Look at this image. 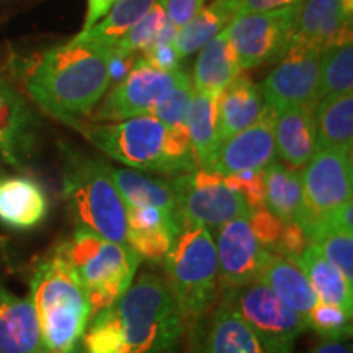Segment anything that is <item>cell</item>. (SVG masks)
<instances>
[{
	"mask_svg": "<svg viewBox=\"0 0 353 353\" xmlns=\"http://www.w3.org/2000/svg\"><path fill=\"white\" fill-rule=\"evenodd\" d=\"M90 319L81 339L85 353H180L187 330L165 280L149 272Z\"/></svg>",
	"mask_w": 353,
	"mask_h": 353,
	"instance_id": "1",
	"label": "cell"
},
{
	"mask_svg": "<svg viewBox=\"0 0 353 353\" xmlns=\"http://www.w3.org/2000/svg\"><path fill=\"white\" fill-rule=\"evenodd\" d=\"M110 57V48L74 37L26 65V95L44 113L74 126L92 114L107 94Z\"/></svg>",
	"mask_w": 353,
	"mask_h": 353,
	"instance_id": "2",
	"label": "cell"
},
{
	"mask_svg": "<svg viewBox=\"0 0 353 353\" xmlns=\"http://www.w3.org/2000/svg\"><path fill=\"white\" fill-rule=\"evenodd\" d=\"M46 353H68L81 342L90 321V304L76 273L54 250L37 265L30 283Z\"/></svg>",
	"mask_w": 353,
	"mask_h": 353,
	"instance_id": "3",
	"label": "cell"
},
{
	"mask_svg": "<svg viewBox=\"0 0 353 353\" xmlns=\"http://www.w3.org/2000/svg\"><path fill=\"white\" fill-rule=\"evenodd\" d=\"M63 198L77 228L128 244L126 205L107 162L63 145Z\"/></svg>",
	"mask_w": 353,
	"mask_h": 353,
	"instance_id": "4",
	"label": "cell"
},
{
	"mask_svg": "<svg viewBox=\"0 0 353 353\" xmlns=\"http://www.w3.org/2000/svg\"><path fill=\"white\" fill-rule=\"evenodd\" d=\"M85 290L90 317L112 306L130 288L139 255L128 244H117L83 228L56 247Z\"/></svg>",
	"mask_w": 353,
	"mask_h": 353,
	"instance_id": "5",
	"label": "cell"
},
{
	"mask_svg": "<svg viewBox=\"0 0 353 353\" xmlns=\"http://www.w3.org/2000/svg\"><path fill=\"white\" fill-rule=\"evenodd\" d=\"M165 283L174 294L187 329L214 307L218 296V257L211 231L183 226L165 262Z\"/></svg>",
	"mask_w": 353,
	"mask_h": 353,
	"instance_id": "6",
	"label": "cell"
},
{
	"mask_svg": "<svg viewBox=\"0 0 353 353\" xmlns=\"http://www.w3.org/2000/svg\"><path fill=\"white\" fill-rule=\"evenodd\" d=\"M114 161L132 169L169 174L165 128L151 114L114 123L79 121L72 126Z\"/></svg>",
	"mask_w": 353,
	"mask_h": 353,
	"instance_id": "7",
	"label": "cell"
},
{
	"mask_svg": "<svg viewBox=\"0 0 353 353\" xmlns=\"http://www.w3.org/2000/svg\"><path fill=\"white\" fill-rule=\"evenodd\" d=\"M303 216L298 226L307 241L339 208L352 201V151L321 149L301 172Z\"/></svg>",
	"mask_w": 353,
	"mask_h": 353,
	"instance_id": "8",
	"label": "cell"
},
{
	"mask_svg": "<svg viewBox=\"0 0 353 353\" xmlns=\"http://www.w3.org/2000/svg\"><path fill=\"white\" fill-rule=\"evenodd\" d=\"M223 298L272 353H293L294 343L309 330L307 321L260 280L223 291Z\"/></svg>",
	"mask_w": 353,
	"mask_h": 353,
	"instance_id": "9",
	"label": "cell"
},
{
	"mask_svg": "<svg viewBox=\"0 0 353 353\" xmlns=\"http://www.w3.org/2000/svg\"><path fill=\"white\" fill-rule=\"evenodd\" d=\"M179 219L183 226L219 228L229 221L250 218L254 213L245 198L234 192L224 176L196 169L170 180Z\"/></svg>",
	"mask_w": 353,
	"mask_h": 353,
	"instance_id": "10",
	"label": "cell"
},
{
	"mask_svg": "<svg viewBox=\"0 0 353 353\" xmlns=\"http://www.w3.org/2000/svg\"><path fill=\"white\" fill-rule=\"evenodd\" d=\"M303 0L270 12L249 13L229 21L226 32L241 69L281 59L288 51Z\"/></svg>",
	"mask_w": 353,
	"mask_h": 353,
	"instance_id": "11",
	"label": "cell"
},
{
	"mask_svg": "<svg viewBox=\"0 0 353 353\" xmlns=\"http://www.w3.org/2000/svg\"><path fill=\"white\" fill-rule=\"evenodd\" d=\"M188 76L187 70L176 69L164 72L152 68L144 57L136 61L126 77L101 99L97 112H92L94 121H123L128 118L151 114L161 101Z\"/></svg>",
	"mask_w": 353,
	"mask_h": 353,
	"instance_id": "12",
	"label": "cell"
},
{
	"mask_svg": "<svg viewBox=\"0 0 353 353\" xmlns=\"http://www.w3.org/2000/svg\"><path fill=\"white\" fill-rule=\"evenodd\" d=\"M319 51L290 50L281 64L260 83L263 103L281 112L291 107L314 108L319 101Z\"/></svg>",
	"mask_w": 353,
	"mask_h": 353,
	"instance_id": "13",
	"label": "cell"
},
{
	"mask_svg": "<svg viewBox=\"0 0 353 353\" xmlns=\"http://www.w3.org/2000/svg\"><path fill=\"white\" fill-rule=\"evenodd\" d=\"M214 245L221 291L237 290L257 281L272 255L260 244L249 218L234 219L219 226Z\"/></svg>",
	"mask_w": 353,
	"mask_h": 353,
	"instance_id": "14",
	"label": "cell"
},
{
	"mask_svg": "<svg viewBox=\"0 0 353 353\" xmlns=\"http://www.w3.org/2000/svg\"><path fill=\"white\" fill-rule=\"evenodd\" d=\"M275 110L263 103L257 121L219 143L208 170L229 176L247 170L262 172L275 162Z\"/></svg>",
	"mask_w": 353,
	"mask_h": 353,
	"instance_id": "15",
	"label": "cell"
},
{
	"mask_svg": "<svg viewBox=\"0 0 353 353\" xmlns=\"http://www.w3.org/2000/svg\"><path fill=\"white\" fill-rule=\"evenodd\" d=\"M37 112L19 90L0 79V156L17 170H26L38 148Z\"/></svg>",
	"mask_w": 353,
	"mask_h": 353,
	"instance_id": "16",
	"label": "cell"
},
{
	"mask_svg": "<svg viewBox=\"0 0 353 353\" xmlns=\"http://www.w3.org/2000/svg\"><path fill=\"white\" fill-rule=\"evenodd\" d=\"M190 330V353H272L224 298Z\"/></svg>",
	"mask_w": 353,
	"mask_h": 353,
	"instance_id": "17",
	"label": "cell"
},
{
	"mask_svg": "<svg viewBox=\"0 0 353 353\" xmlns=\"http://www.w3.org/2000/svg\"><path fill=\"white\" fill-rule=\"evenodd\" d=\"M347 41H352V23L343 17L342 0H303L288 51L324 52Z\"/></svg>",
	"mask_w": 353,
	"mask_h": 353,
	"instance_id": "18",
	"label": "cell"
},
{
	"mask_svg": "<svg viewBox=\"0 0 353 353\" xmlns=\"http://www.w3.org/2000/svg\"><path fill=\"white\" fill-rule=\"evenodd\" d=\"M48 211L50 200L38 180L25 175L0 179V223L7 228L28 231L46 219Z\"/></svg>",
	"mask_w": 353,
	"mask_h": 353,
	"instance_id": "19",
	"label": "cell"
},
{
	"mask_svg": "<svg viewBox=\"0 0 353 353\" xmlns=\"http://www.w3.org/2000/svg\"><path fill=\"white\" fill-rule=\"evenodd\" d=\"M0 353H46L32 296L0 285Z\"/></svg>",
	"mask_w": 353,
	"mask_h": 353,
	"instance_id": "20",
	"label": "cell"
},
{
	"mask_svg": "<svg viewBox=\"0 0 353 353\" xmlns=\"http://www.w3.org/2000/svg\"><path fill=\"white\" fill-rule=\"evenodd\" d=\"M276 156L290 169H299L316 152L314 108L291 107L276 113L275 120Z\"/></svg>",
	"mask_w": 353,
	"mask_h": 353,
	"instance_id": "21",
	"label": "cell"
},
{
	"mask_svg": "<svg viewBox=\"0 0 353 353\" xmlns=\"http://www.w3.org/2000/svg\"><path fill=\"white\" fill-rule=\"evenodd\" d=\"M263 110L259 83L249 76H237L218 95V139L231 138L257 121Z\"/></svg>",
	"mask_w": 353,
	"mask_h": 353,
	"instance_id": "22",
	"label": "cell"
},
{
	"mask_svg": "<svg viewBox=\"0 0 353 353\" xmlns=\"http://www.w3.org/2000/svg\"><path fill=\"white\" fill-rule=\"evenodd\" d=\"M259 280L304 319L319 301L314 288L309 283L301 268L291 259L281 257V255H270Z\"/></svg>",
	"mask_w": 353,
	"mask_h": 353,
	"instance_id": "23",
	"label": "cell"
},
{
	"mask_svg": "<svg viewBox=\"0 0 353 353\" xmlns=\"http://www.w3.org/2000/svg\"><path fill=\"white\" fill-rule=\"evenodd\" d=\"M236 54L226 28L201 48L193 69V90L219 95L237 76H241Z\"/></svg>",
	"mask_w": 353,
	"mask_h": 353,
	"instance_id": "24",
	"label": "cell"
},
{
	"mask_svg": "<svg viewBox=\"0 0 353 353\" xmlns=\"http://www.w3.org/2000/svg\"><path fill=\"white\" fill-rule=\"evenodd\" d=\"M316 151L345 149L353 143V95H329L314 107Z\"/></svg>",
	"mask_w": 353,
	"mask_h": 353,
	"instance_id": "25",
	"label": "cell"
},
{
	"mask_svg": "<svg viewBox=\"0 0 353 353\" xmlns=\"http://www.w3.org/2000/svg\"><path fill=\"white\" fill-rule=\"evenodd\" d=\"M307 276L309 283L314 288L321 303L334 304L345 311L353 309V285L332 263L325 260L314 244H307L306 249L293 260Z\"/></svg>",
	"mask_w": 353,
	"mask_h": 353,
	"instance_id": "26",
	"label": "cell"
},
{
	"mask_svg": "<svg viewBox=\"0 0 353 353\" xmlns=\"http://www.w3.org/2000/svg\"><path fill=\"white\" fill-rule=\"evenodd\" d=\"M265 183V210L281 223L299 224L303 216L301 175L281 162H272L262 170Z\"/></svg>",
	"mask_w": 353,
	"mask_h": 353,
	"instance_id": "27",
	"label": "cell"
},
{
	"mask_svg": "<svg viewBox=\"0 0 353 353\" xmlns=\"http://www.w3.org/2000/svg\"><path fill=\"white\" fill-rule=\"evenodd\" d=\"M187 131L200 169L208 170L218 151V95L193 90L187 113Z\"/></svg>",
	"mask_w": 353,
	"mask_h": 353,
	"instance_id": "28",
	"label": "cell"
},
{
	"mask_svg": "<svg viewBox=\"0 0 353 353\" xmlns=\"http://www.w3.org/2000/svg\"><path fill=\"white\" fill-rule=\"evenodd\" d=\"M110 175L126 206H154L179 216L170 182L152 179L141 172L113 167H110Z\"/></svg>",
	"mask_w": 353,
	"mask_h": 353,
	"instance_id": "29",
	"label": "cell"
},
{
	"mask_svg": "<svg viewBox=\"0 0 353 353\" xmlns=\"http://www.w3.org/2000/svg\"><path fill=\"white\" fill-rule=\"evenodd\" d=\"M180 231L182 224L172 218L128 224V245L139 255V259H145L154 265H164Z\"/></svg>",
	"mask_w": 353,
	"mask_h": 353,
	"instance_id": "30",
	"label": "cell"
},
{
	"mask_svg": "<svg viewBox=\"0 0 353 353\" xmlns=\"http://www.w3.org/2000/svg\"><path fill=\"white\" fill-rule=\"evenodd\" d=\"M157 0H118V3L112 8V12L100 20L95 26L87 32L76 34L77 38L87 41L101 44V46H113L123 38L132 25L138 23L143 17L151 10V7Z\"/></svg>",
	"mask_w": 353,
	"mask_h": 353,
	"instance_id": "31",
	"label": "cell"
},
{
	"mask_svg": "<svg viewBox=\"0 0 353 353\" xmlns=\"http://www.w3.org/2000/svg\"><path fill=\"white\" fill-rule=\"evenodd\" d=\"M229 15L213 2L210 7L203 8L195 19H192L182 28H176V33L172 38V46L175 48L180 59L193 52L200 51L210 39L219 34L229 25Z\"/></svg>",
	"mask_w": 353,
	"mask_h": 353,
	"instance_id": "32",
	"label": "cell"
},
{
	"mask_svg": "<svg viewBox=\"0 0 353 353\" xmlns=\"http://www.w3.org/2000/svg\"><path fill=\"white\" fill-rule=\"evenodd\" d=\"M353 48L352 41L334 44L322 52L319 100L329 95L352 94Z\"/></svg>",
	"mask_w": 353,
	"mask_h": 353,
	"instance_id": "33",
	"label": "cell"
},
{
	"mask_svg": "<svg viewBox=\"0 0 353 353\" xmlns=\"http://www.w3.org/2000/svg\"><path fill=\"white\" fill-rule=\"evenodd\" d=\"M165 26L167 15L164 6H162L161 0H157L151 7V10L123 34L120 41L110 46V54H112V57L125 59V57L136 51H145L149 46L159 41Z\"/></svg>",
	"mask_w": 353,
	"mask_h": 353,
	"instance_id": "34",
	"label": "cell"
},
{
	"mask_svg": "<svg viewBox=\"0 0 353 353\" xmlns=\"http://www.w3.org/2000/svg\"><path fill=\"white\" fill-rule=\"evenodd\" d=\"M309 244H314L325 260L342 273L348 283L353 285V232L325 228L314 234Z\"/></svg>",
	"mask_w": 353,
	"mask_h": 353,
	"instance_id": "35",
	"label": "cell"
},
{
	"mask_svg": "<svg viewBox=\"0 0 353 353\" xmlns=\"http://www.w3.org/2000/svg\"><path fill=\"white\" fill-rule=\"evenodd\" d=\"M306 321L307 327L324 341H347L352 337V312L334 304L317 301Z\"/></svg>",
	"mask_w": 353,
	"mask_h": 353,
	"instance_id": "36",
	"label": "cell"
},
{
	"mask_svg": "<svg viewBox=\"0 0 353 353\" xmlns=\"http://www.w3.org/2000/svg\"><path fill=\"white\" fill-rule=\"evenodd\" d=\"M192 94V81L190 76H185L183 81L172 90V94L152 110L151 117L156 118L167 131L187 130V113Z\"/></svg>",
	"mask_w": 353,
	"mask_h": 353,
	"instance_id": "37",
	"label": "cell"
},
{
	"mask_svg": "<svg viewBox=\"0 0 353 353\" xmlns=\"http://www.w3.org/2000/svg\"><path fill=\"white\" fill-rule=\"evenodd\" d=\"M224 182L234 192L245 198L252 211L265 208V183L262 172H239V174L224 176Z\"/></svg>",
	"mask_w": 353,
	"mask_h": 353,
	"instance_id": "38",
	"label": "cell"
},
{
	"mask_svg": "<svg viewBox=\"0 0 353 353\" xmlns=\"http://www.w3.org/2000/svg\"><path fill=\"white\" fill-rule=\"evenodd\" d=\"M249 221L263 249L268 250L270 254H275L281 231H283V223L265 208L254 211Z\"/></svg>",
	"mask_w": 353,
	"mask_h": 353,
	"instance_id": "39",
	"label": "cell"
},
{
	"mask_svg": "<svg viewBox=\"0 0 353 353\" xmlns=\"http://www.w3.org/2000/svg\"><path fill=\"white\" fill-rule=\"evenodd\" d=\"M214 2L232 20L236 17L249 15V13L276 10V8L291 6V3L298 2V0H214Z\"/></svg>",
	"mask_w": 353,
	"mask_h": 353,
	"instance_id": "40",
	"label": "cell"
},
{
	"mask_svg": "<svg viewBox=\"0 0 353 353\" xmlns=\"http://www.w3.org/2000/svg\"><path fill=\"white\" fill-rule=\"evenodd\" d=\"M161 2L164 6L167 21L175 28H182L203 10L206 0H161Z\"/></svg>",
	"mask_w": 353,
	"mask_h": 353,
	"instance_id": "41",
	"label": "cell"
},
{
	"mask_svg": "<svg viewBox=\"0 0 353 353\" xmlns=\"http://www.w3.org/2000/svg\"><path fill=\"white\" fill-rule=\"evenodd\" d=\"M307 244L309 241L306 234L296 223H283V231H281L280 241H278L275 255L294 260L306 249Z\"/></svg>",
	"mask_w": 353,
	"mask_h": 353,
	"instance_id": "42",
	"label": "cell"
},
{
	"mask_svg": "<svg viewBox=\"0 0 353 353\" xmlns=\"http://www.w3.org/2000/svg\"><path fill=\"white\" fill-rule=\"evenodd\" d=\"M144 52V59L148 61L152 68L159 70H164V72H172V70L179 69L180 64V56L176 54L175 48L172 46V43H154L152 46H149Z\"/></svg>",
	"mask_w": 353,
	"mask_h": 353,
	"instance_id": "43",
	"label": "cell"
},
{
	"mask_svg": "<svg viewBox=\"0 0 353 353\" xmlns=\"http://www.w3.org/2000/svg\"><path fill=\"white\" fill-rule=\"evenodd\" d=\"M117 3L118 0H87V15L81 32H87L100 20H103Z\"/></svg>",
	"mask_w": 353,
	"mask_h": 353,
	"instance_id": "44",
	"label": "cell"
},
{
	"mask_svg": "<svg viewBox=\"0 0 353 353\" xmlns=\"http://www.w3.org/2000/svg\"><path fill=\"white\" fill-rule=\"evenodd\" d=\"M309 353H352V347L345 341H322Z\"/></svg>",
	"mask_w": 353,
	"mask_h": 353,
	"instance_id": "45",
	"label": "cell"
},
{
	"mask_svg": "<svg viewBox=\"0 0 353 353\" xmlns=\"http://www.w3.org/2000/svg\"><path fill=\"white\" fill-rule=\"evenodd\" d=\"M342 12H343V17H345V20L350 21V23H352L353 0H342Z\"/></svg>",
	"mask_w": 353,
	"mask_h": 353,
	"instance_id": "46",
	"label": "cell"
},
{
	"mask_svg": "<svg viewBox=\"0 0 353 353\" xmlns=\"http://www.w3.org/2000/svg\"><path fill=\"white\" fill-rule=\"evenodd\" d=\"M68 353H85V352H83V348H82V343L79 342V343H76V345H74L72 348H70V350H69Z\"/></svg>",
	"mask_w": 353,
	"mask_h": 353,
	"instance_id": "47",
	"label": "cell"
},
{
	"mask_svg": "<svg viewBox=\"0 0 353 353\" xmlns=\"http://www.w3.org/2000/svg\"><path fill=\"white\" fill-rule=\"evenodd\" d=\"M3 176V170H2V162H0V179Z\"/></svg>",
	"mask_w": 353,
	"mask_h": 353,
	"instance_id": "48",
	"label": "cell"
}]
</instances>
